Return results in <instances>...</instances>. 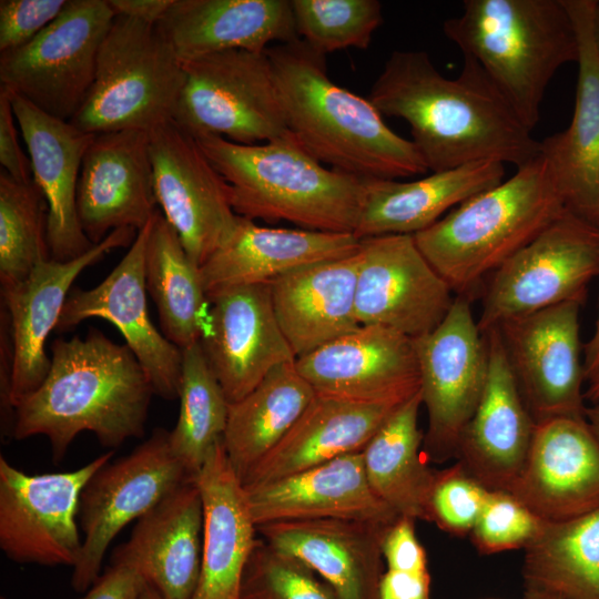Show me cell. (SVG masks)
Masks as SVG:
<instances>
[{
	"label": "cell",
	"mask_w": 599,
	"mask_h": 599,
	"mask_svg": "<svg viewBox=\"0 0 599 599\" xmlns=\"http://www.w3.org/2000/svg\"><path fill=\"white\" fill-rule=\"evenodd\" d=\"M367 99L382 115L409 124L412 142L432 172L485 161L519 167L540 152V141L469 58L449 79L426 51L395 50Z\"/></svg>",
	"instance_id": "obj_1"
},
{
	"label": "cell",
	"mask_w": 599,
	"mask_h": 599,
	"mask_svg": "<svg viewBox=\"0 0 599 599\" xmlns=\"http://www.w3.org/2000/svg\"><path fill=\"white\" fill-rule=\"evenodd\" d=\"M51 353L44 380L16 407L14 439L45 436L59 463L82 432L109 448L143 436L154 390L125 344L91 327L84 337L55 339Z\"/></svg>",
	"instance_id": "obj_2"
},
{
	"label": "cell",
	"mask_w": 599,
	"mask_h": 599,
	"mask_svg": "<svg viewBox=\"0 0 599 599\" xmlns=\"http://www.w3.org/2000/svg\"><path fill=\"white\" fill-rule=\"evenodd\" d=\"M266 53L287 129L317 161L363 179L428 172L412 140L395 133L368 99L331 80L324 54L300 38Z\"/></svg>",
	"instance_id": "obj_3"
},
{
	"label": "cell",
	"mask_w": 599,
	"mask_h": 599,
	"mask_svg": "<svg viewBox=\"0 0 599 599\" xmlns=\"http://www.w3.org/2000/svg\"><path fill=\"white\" fill-rule=\"evenodd\" d=\"M229 184L236 215L286 221L301 229L354 234L365 196L363 177L327 169L288 131L260 144L195 138Z\"/></svg>",
	"instance_id": "obj_4"
},
{
	"label": "cell",
	"mask_w": 599,
	"mask_h": 599,
	"mask_svg": "<svg viewBox=\"0 0 599 599\" xmlns=\"http://www.w3.org/2000/svg\"><path fill=\"white\" fill-rule=\"evenodd\" d=\"M566 211L539 152L511 177L467 199L414 238L454 294L470 300L487 276Z\"/></svg>",
	"instance_id": "obj_5"
},
{
	"label": "cell",
	"mask_w": 599,
	"mask_h": 599,
	"mask_svg": "<svg viewBox=\"0 0 599 599\" xmlns=\"http://www.w3.org/2000/svg\"><path fill=\"white\" fill-rule=\"evenodd\" d=\"M443 32L484 70L530 131L552 77L579 55L565 0H465Z\"/></svg>",
	"instance_id": "obj_6"
},
{
	"label": "cell",
	"mask_w": 599,
	"mask_h": 599,
	"mask_svg": "<svg viewBox=\"0 0 599 599\" xmlns=\"http://www.w3.org/2000/svg\"><path fill=\"white\" fill-rule=\"evenodd\" d=\"M184 82L183 63L156 24L116 14L91 89L69 122L90 134L149 133L174 120Z\"/></svg>",
	"instance_id": "obj_7"
},
{
	"label": "cell",
	"mask_w": 599,
	"mask_h": 599,
	"mask_svg": "<svg viewBox=\"0 0 599 599\" xmlns=\"http://www.w3.org/2000/svg\"><path fill=\"white\" fill-rule=\"evenodd\" d=\"M174 122L194 138L264 143L288 132L266 51L227 50L184 61Z\"/></svg>",
	"instance_id": "obj_8"
},
{
	"label": "cell",
	"mask_w": 599,
	"mask_h": 599,
	"mask_svg": "<svg viewBox=\"0 0 599 599\" xmlns=\"http://www.w3.org/2000/svg\"><path fill=\"white\" fill-rule=\"evenodd\" d=\"M115 12L108 0H69L28 43L0 52V87L70 121L83 104Z\"/></svg>",
	"instance_id": "obj_9"
},
{
	"label": "cell",
	"mask_w": 599,
	"mask_h": 599,
	"mask_svg": "<svg viewBox=\"0 0 599 599\" xmlns=\"http://www.w3.org/2000/svg\"><path fill=\"white\" fill-rule=\"evenodd\" d=\"M599 275V229L566 211L494 273L477 319L481 332L565 302L585 303Z\"/></svg>",
	"instance_id": "obj_10"
},
{
	"label": "cell",
	"mask_w": 599,
	"mask_h": 599,
	"mask_svg": "<svg viewBox=\"0 0 599 599\" xmlns=\"http://www.w3.org/2000/svg\"><path fill=\"white\" fill-rule=\"evenodd\" d=\"M413 339L422 404L428 416L423 454L427 460L440 464L456 458L460 434L484 393L488 374L487 341L466 296L455 297L434 331Z\"/></svg>",
	"instance_id": "obj_11"
},
{
	"label": "cell",
	"mask_w": 599,
	"mask_h": 599,
	"mask_svg": "<svg viewBox=\"0 0 599 599\" xmlns=\"http://www.w3.org/2000/svg\"><path fill=\"white\" fill-rule=\"evenodd\" d=\"M170 432L156 428L129 455L101 467L87 483L79 502L84 538L71 585L85 591L100 577L109 545L180 485L193 478L170 447Z\"/></svg>",
	"instance_id": "obj_12"
},
{
	"label": "cell",
	"mask_w": 599,
	"mask_h": 599,
	"mask_svg": "<svg viewBox=\"0 0 599 599\" xmlns=\"http://www.w3.org/2000/svg\"><path fill=\"white\" fill-rule=\"evenodd\" d=\"M113 451L63 473L28 475L0 456V548L20 564L77 565L82 540L77 527L80 496Z\"/></svg>",
	"instance_id": "obj_13"
},
{
	"label": "cell",
	"mask_w": 599,
	"mask_h": 599,
	"mask_svg": "<svg viewBox=\"0 0 599 599\" xmlns=\"http://www.w3.org/2000/svg\"><path fill=\"white\" fill-rule=\"evenodd\" d=\"M149 136L156 204L200 267L235 230L238 215L231 205L229 184L195 138L174 121Z\"/></svg>",
	"instance_id": "obj_14"
},
{
	"label": "cell",
	"mask_w": 599,
	"mask_h": 599,
	"mask_svg": "<svg viewBox=\"0 0 599 599\" xmlns=\"http://www.w3.org/2000/svg\"><path fill=\"white\" fill-rule=\"evenodd\" d=\"M581 305L565 302L496 326L520 395L536 423L585 416Z\"/></svg>",
	"instance_id": "obj_15"
},
{
	"label": "cell",
	"mask_w": 599,
	"mask_h": 599,
	"mask_svg": "<svg viewBox=\"0 0 599 599\" xmlns=\"http://www.w3.org/2000/svg\"><path fill=\"white\" fill-rule=\"evenodd\" d=\"M355 313L359 325H382L412 338L434 331L456 295L416 245L414 235L359 238Z\"/></svg>",
	"instance_id": "obj_16"
},
{
	"label": "cell",
	"mask_w": 599,
	"mask_h": 599,
	"mask_svg": "<svg viewBox=\"0 0 599 599\" xmlns=\"http://www.w3.org/2000/svg\"><path fill=\"white\" fill-rule=\"evenodd\" d=\"M152 220L138 232L128 253L100 284L70 291L55 331H70L88 318L110 322L140 362L154 394L175 399L179 398L182 351L156 329L148 309L144 262Z\"/></svg>",
	"instance_id": "obj_17"
},
{
	"label": "cell",
	"mask_w": 599,
	"mask_h": 599,
	"mask_svg": "<svg viewBox=\"0 0 599 599\" xmlns=\"http://www.w3.org/2000/svg\"><path fill=\"white\" fill-rule=\"evenodd\" d=\"M315 394L402 404L420 390L414 339L382 325H359L295 361Z\"/></svg>",
	"instance_id": "obj_18"
},
{
	"label": "cell",
	"mask_w": 599,
	"mask_h": 599,
	"mask_svg": "<svg viewBox=\"0 0 599 599\" xmlns=\"http://www.w3.org/2000/svg\"><path fill=\"white\" fill-rule=\"evenodd\" d=\"M200 341L229 403L251 393L274 368L296 357L276 319L268 284L227 288L207 297Z\"/></svg>",
	"instance_id": "obj_19"
},
{
	"label": "cell",
	"mask_w": 599,
	"mask_h": 599,
	"mask_svg": "<svg viewBox=\"0 0 599 599\" xmlns=\"http://www.w3.org/2000/svg\"><path fill=\"white\" fill-rule=\"evenodd\" d=\"M136 234L132 227L116 229L83 255L67 262L44 260L22 282L1 287L12 347L10 397L14 410L49 372L47 338L55 331L75 278L109 252L131 246Z\"/></svg>",
	"instance_id": "obj_20"
},
{
	"label": "cell",
	"mask_w": 599,
	"mask_h": 599,
	"mask_svg": "<svg viewBox=\"0 0 599 599\" xmlns=\"http://www.w3.org/2000/svg\"><path fill=\"white\" fill-rule=\"evenodd\" d=\"M79 220L98 244L121 227L142 230L159 211L148 132L95 134L87 149L77 190Z\"/></svg>",
	"instance_id": "obj_21"
},
{
	"label": "cell",
	"mask_w": 599,
	"mask_h": 599,
	"mask_svg": "<svg viewBox=\"0 0 599 599\" xmlns=\"http://www.w3.org/2000/svg\"><path fill=\"white\" fill-rule=\"evenodd\" d=\"M509 493L545 521L599 508V441L585 416L536 424L526 463Z\"/></svg>",
	"instance_id": "obj_22"
},
{
	"label": "cell",
	"mask_w": 599,
	"mask_h": 599,
	"mask_svg": "<svg viewBox=\"0 0 599 599\" xmlns=\"http://www.w3.org/2000/svg\"><path fill=\"white\" fill-rule=\"evenodd\" d=\"M488 374L456 451L464 469L489 490L510 491L526 463L536 422L518 389L496 327L483 332Z\"/></svg>",
	"instance_id": "obj_23"
},
{
	"label": "cell",
	"mask_w": 599,
	"mask_h": 599,
	"mask_svg": "<svg viewBox=\"0 0 599 599\" xmlns=\"http://www.w3.org/2000/svg\"><path fill=\"white\" fill-rule=\"evenodd\" d=\"M579 55L575 108L568 128L540 141L566 210L599 229V59L592 37L595 0H565Z\"/></svg>",
	"instance_id": "obj_24"
},
{
	"label": "cell",
	"mask_w": 599,
	"mask_h": 599,
	"mask_svg": "<svg viewBox=\"0 0 599 599\" xmlns=\"http://www.w3.org/2000/svg\"><path fill=\"white\" fill-rule=\"evenodd\" d=\"M8 93L31 161L32 180L47 201L50 258L58 262L77 258L95 245L83 232L77 207L82 160L95 134L85 133L69 121Z\"/></svg>",
	"instance_id": "obj_25"
},
{
	"label": "cell",
	"mask_w": 599,
	"mask_h": 599,
	"mask_svg": "<svg viewBox=\"0 0 599 599\" xmlns=\"http://www.w3.org/2000/svg\"><path fill=\"white\" fill-rule=\"evenodd\" d=\"M204 509L195 479L162 499L116 547L111 565L136 571L163 599H192L201 573Z\"/></svg>",
	"instance_id": "obj_26"
},
{
	"label": "cell",
	"mask_w": 599,
	"mask_h": 599,
	"mask_svg": "<svg viewBox=\"0 0 599 599\" xmlns=\"http://www.w3.org/2000/svg\"><path fill=\"white\" fill-rule=\"evenodd\" d=\"M390 525L312 519L271 522L256 530L266 544L309 567L341 599H378L382 544Z\"/></svg>",
	"instance_id": "obj_27"
},
{
	"label": "cell",
	"mask_w": 599,
	"mask_h": 599,
	"mask_svg": "<svg viewBox=\"0 0 599 599\" xmlns=\"http://www.w3.org/2000/svg\"><path fill=\"white\" fill-rule=\"evenodd\" d=\"M244 489L256 527L312 519H349L390 525L399 517L370 488L362 451Z\"/></svg>",
	"instance_id": "obj_28"
},
{
	"label": "cell",
	"mask_w": 599,
	"mask_h": 599,
	"mask_svg": "<svg viewBox=\"0 0 599 599\" xmlns=\"http://www.w3.org/2000/svg\"><path fill=\"white\" fill-rule=\"evenodd\" d=\"M351 233L275 229L237 217L231 237L200 266L206 298L246 285L270 284L297 268L346 257L359 250Z\"/></svg>",
	"instance_id": "obj_29"
},
{
	"label": "cell",
	"mask_w": 599,
	"mask_h": 599,
	"mask_svg": "<svg viewBox=\"0 0 599 599\" xmlns=\"http://www.w3.org/2000/svg\"><path fill=\"white\" fill-rule=\"evenodd\" d=\"M156 27L182 62L298 39L291 0H173Z\"/></svg>",
	"instance_id": "obj_30"
},
{
	"label": "cell",
	"mask_w": 599,
	"mask_h": 599,
	"mask_svg": "<svg viewBox=\"0 0 599 599\" xmlns=\"http://www.w3.org/2000/svg\"><path fill=\"white\" fill-rule=\"evenodd\" d=\"M195 481L203 500L204 526L201 573L192 599H240L257 530L223 439L210 453Z\"/></svg>",
	"instance_id": "obj_31"
},
{
	"label": "cell",
	"mask_w": 599,
	"mask_h": 599,
	"mask_svg": "<svg viewBox=\"0 0 599 599\" xmlns=\"http://www.w3.org/2000/svg\"><path fill=\"white\" fill-rule=\"evenodd\" d=\"M357 253L297 268L268 284L278 325L296 359L355 331Z\"/></svg>",
	"instance_id": "obj_32"
},
{
	"label": "cell",
	"mask_w": 599,
	"mask_h": 599,
	"mask_svg": "<svg viewBox=\"0 0 599 599\" xmlns=\"http://www.w3.org/2000/svg\"><path fill=\"white\" fill-rule=\"evenodd\" d=\"M402 404L362 403L315 394L284 438L245 476L243 487L264 485L362 451Z\"/></svg>",
	"instance_id": "obj_33"
},
{
	"label": "cell",
	"mask_w": 599,
	"mask_h": 599,
	"mask_svg": "<svg viewBox=\"0 0 599 599\" xmlns=\"http://www.w3.org/2000/svg\"><path fill=\"white\" fill-rule=\"evenodd\" d=\"M505 164L477 162L412 182L366 179L361 216L354 232L358 238L414 235L475 194L504 181Z\"/></svg>",
	"instance_id": "obj_34"
},
{
	"label": "cell",
	"mask_w": 599,
	"mask_h": 599,
	"mask_svg": "<svg viewBox=\"0 0 599 599\" xmlns=\"http://www.w3.org/2000/svg\"><path fill=\"white\" fill-rule=\"evenodd\" d=\"M314 396L294 362L277 366L245 397L230 403L223 446L241 481L284 438Z\"/></svg>",
	"instance_id": "obj_35"
},
{
	"label": "cell",
	"mask_w": 599,
	"mask_h": 599,
	"mask_svg": "<svg viewBox=\"0 0 599 599\" xmlns=\"http://www.w3.org/2000/svg\"><path fill=\"white\" fill-rule=\"evenodd\" d=\"M420 390L399 405L362 450L367 481L399 517L427 521L434 469L423 458Z\"/></svg>",
	"instance_id": "obj_36"
},
{
	"label": "cell",
	"mask_w": 599,
	"mask_h": 599,
	"mask_svg": "<svg viewBox=\"0 0 599 599\" xmlns=\"http://www.w3.org/2000/svg\"><path fill=\"white\" fill-rule=\"evenodd\" d=\"M144 276L162 334L180 349L200 342L207 304L200 267L160 210L153 216L146 243Z\"/></svg>",
	"instance_id": "obj_37"
},
{
	"label": "cell",
	"mask_w": 599,
	"mask_h": 599,
	"mask_svg": "<svg viewBox=\"0 0 599 599\" xmlns=\"http://www.w3.org/2000/svg\"><path fill=\"white\" fill-rule=\"evenodd\" d=\"M524 551L525 588L560 599H599V508L544 521Z\"/></svg>",
	"instance_id": "obj_38"
},
{
	"label": "cell",
	"mask_w": 599,
	"mask_h": 599,
	"mask_svg": "<svg viewBox=\"0 0 599 599\" xmlns=\"http://www.w3.org/2000/svg\"><path fill=\"white\" fill-rule=\"evenodd\" d=\"M181 351L180 410L169 440L174 456L195 479L212 449L223 439L230 403L200 342Z\"/></svg>",
	"instance_id": "obj_39"
},
{
	"label": "cell",
	"mask_w": 599,
	"mask_h": 599,
	"mask_svg": "<svg viewBox=\"0 0 599 599\" xmlns=\"http://www.w3.org/2000/svg\"><path fill=\"white\" fill-rule=\"evenodd\" d=\"M47 201L32 180L20 182L0 172V283L26 280L50 258L47 242Z\"/></svg>",
	"instance_id": "obj_40"
},
{
	"label": "cell",
	"mask_w": 599,
	"mask_h": 599,
	"mask_svg": "<svg viewBox=\"0 0 599 599\" xmlns=\"http://www.w3.org/2000/svg\"><path fill=\"white\" fill-rule=\"evenodd\" d=\"M297 37L313 50L327 53L367 49L383 23L377 0H291Z\"/></svg>",
	"instance_id": "obj_41"
},
{
	"label": "cell",
	"mask_w": 599,
	"mask_h": 599,
	"mask_svg": "<svg viewBox=\"0 0 599 599\" xmlns=\"http://www.w3.org/2000/svg\"><path fill=\"white\" fill-rule=\"evenodd\" d=\"M240 599H341L309 567L257 539L245 566Z\"/></svg>",
	"instance_id": "obj_42"
},
{
	"label": "cell",
	"mask_w": 599,
	"mask_h": 599,
	"mask_svg": "<svg viewBox=\"0 0 599 599\" xmlns=\"http://www.w3.org/2000/svg\"><path fill=\"white\" fill-rule=\"evenodd\" d=\"M489 489L456 461L434 471L427 499V521L457 537L470 535L485 506Z\"/></svg>",
	"instance_id": "obj_43"
},
{
	"label": "cell",
	"mask_w": 599,
	"mask_h": 599,
	"mask_svg": "<svg viewBox=\"0 0 599 599\" xmlns=\"http://www.w3.org/2000/svg\"><path fill=\"white\" fill-rule=\"evenodd\" d=\"M545 520L506 490H489L470 538L483 555L525 549Z\"/></svg>",
	"instance_id": "obj_44"
},
{
	"label": "cell",
	"mask_w": 599,
	"mask_h": 599,
	"mask_svg": "<svg viewBox=\"0 0 599 599\" xmlns=\"http://www.w3.org/2000/svg\"><path fill=\"white\" fill-rule=\"evenodd\" d=\"M69 0H1L0 52L19 48L53 22Z\"/></svg>",
	"instance_id": "obj_45"
},
{
	"label": "cell",
	"mask_w": 599,
	"mask_h": 599,
	"mask_svg": "<svg viewBox=\"0 0 599 599\" xmlns=\"http://www.w3.org/2000/svg\"><path fill=\"white\" fill-rule=\"evenodd\" d=\"M415 522L400 516L387 528L382 544L386 569L428 571L426 551L417 538Z\"/></svg>",
	"instance_id": "obj_46"
},
{
	"label": "cell",
	"mask_w": 599,
	"mask_h": 599,
	"mask_svg": "<svg viewBox=\"0 0 599 599\" xmlns=\"http://www.w3.org/2000/svg\"><path fill=\"white\" fill-rule=\"evenodd\" d=\"M16 123L10 95L0 87V163L12 179L30 182L32 181L31 161L21 149Z\"/></svg>",
	"instance_id": "obj_47"
},
{
	"label": "cell",
	"mask_w": 599,
	"mask_h": 599,
	"mask_svg": "<svg viewBox=\"0 0 599 599\" xmlns=\"http://www.w3.org/2000/svg\"><path fill=\"white\" fill-rule=\"evenodd\" d=\"M145 581L133 569L111 565L80 599H140Z\"/></svg>",
	"instance_id": "obj_48"
},
{
	"label": "cell",
	"mask_w": 599,
	"mask_h": 599,
	"mask_svg": "<svg viewBox=\"0 0 599 599\" xmlns=\"http://www.w3.org/2000/svg\"><path fill=\"white\" fill-rule=\"evenodd\" d=\"M378 599H430L429 571L386 569L380 578Z\"/></svg>",
	"instance_id": "obj_49"
},
{
	"label": "cell",
	"mask_w": 599,
	"mask_h": 599,
	"mask_svg": "<svg viewBox=\"0 0 599 599\" xmlns=\"http://www.w3.org/2000/svg\"><path fill=\"white\" fill-rule=\"evenodd\" d=\"M115 14L158 24L173 0H108Z\"/></svg>",
	"instance_id": "obj_50"
},
{
	"label": "cell",
	"mask_w": 599,
	"mask_h": 599,
	"mask_svg": "<svg viewBox=\"0 0 599 599\" xmlns=\"http://www.w3.org/2000/svg\"><path fill=\"white\" fill-rule=\"evenodd\" d=\"M583 368L587 383L599 370V308L593 334L583 346Z\"/></svg>",
	"instance_id": "obj_51"
},
{
	"label": "cell",
	"mask_w": 599,
	"mask_h": 599,
	"mask_svg": "<svg viewBox=\"0 0 599 599\" xmlns=\"http://www.w3.org/2000/svg\"><path fill=\"white\" fill-rule=\"evenodd\" d=\"M585 418L595 437L599 441V402L586 407Z\"/></svg>",
	"instance_id": "obj_52"
},
{
	"label": "cell",
	"mask_w": 599,
	"mask_h": 599,
	"mask_svg": "<svg viewBox=\"0 0 599 599\" xmlns=\"http://www.w3.org/2000/svg\"><path fill=\"white\" fill-rule=\"evenodd\" d=\"M586 384L585 399L591 404L599 402V370Z\"/></svg>",
	"instance_id": "obj_53"
},
{
	"label": "cell",
	"mask_w": 599,
	"mask_h": 599,
	"mask_svg": "<svg viewBox=\"0 0 599 599\" xmlns=\"http://www.w3.org/2000/svg\"><path fill=\"white\" fill-rule=\"evenodd\" d=\"M592 37L599 59V0H595L592 12Z\"/></svg>",
	"instance_id": "obj_54"
},
{
	"label": "cell",
	"mask_w": 599,
	"mask_h": 599,
	"mask_svg": "<svg viewBox=\"0 0 599 599\" xmlns=\"http://www.w3.org/2000/svg\"><path fill=\"white\" fill-rule=\"evenodd\" d=\"M524 599H560V598L551 593L541 591V590H537L532 588H525Z\"/></svg>",
	"instance_id": "obj_55"
},
{
	"label": "cell",
	"mask_w": 599,
	"mask_h": 599,
	"mask_svg": "<svg viewBox=\"0 0 599 599\" xmlns=\"http://www.w3.org/2000/svg\"><path fill=\"white\" fill-rule=\"evenodd\" d=\"M140 599H163V597L152 586L145 582Z\"/></svg>",
	"instance_id": "obj_56"
}]
</instances>
